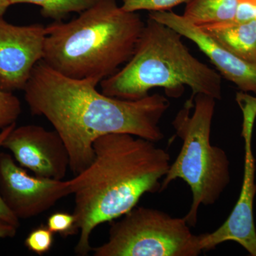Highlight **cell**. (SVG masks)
<instances>
[{"mask_svg":"<svg viewBox=\"0 0 256 256\" xmlns=\"http://www.w3.org/2000/svg\"><path fill=\"white\" fill-rule=\"evenodd\" d=\"M46 226L54 234H60L62 236L78 234L76 229V217L74 214L56 212L48 216Z\"/></svg>","mask_w":256,"mask_h":256,"instance_id":"cell-18","label":"cell"},{"mask_svg":"<svg viewBox=\"0 0 256 256\" xmlns=\"http://www.w3.org/2000/svg\"><path fill=\"white\" fill-rule=\"evenodd\" d=\"M238 0H190L183 16L198 26L232 21Z\"/></svg>","mask_w":256,"mask_h":256,"instance_id":"cell-13","label":"cell"},{"mask_svg":"<svg viewBox=\"0 0 256 256\" xmlns=\"http://www.w3.org/2000/svg\"><path fill=\"white\" fill-rule=\"evenodd\" d=\"M216 99L197 94L176 114L172 124L175 136L182 141L178 156L170 164L160 191L174 180H182L192 193L190 210L184 216L190 226H195L200 206L214 204L230 182V162L223 149L210 143Z\"/></svg>","mask_w":256,"mask_h":256,"instance_id":"cell-5","label":"cell"},{"mask_svg":"<svg viewBox=\"0 0 256 256\" xmlns=\"http://www.w3.org/2000/svg\"><path fill=\"white\" fill-rule=\"evenodd\" d=\"M238 2H244L249 3V4L256 6V0H238Z\"/></svg>","mask_w":256,"mask_h":256,"instance_id":"cell-24","label":"cell"},{"mask_svg":"<svg viewBox=\"0 0 256 256\" xmlns=\"http://www.w3.org/2000/svg\"><path fill=\"white\" fill-rule=\"evenodd\" d=\"M190 0H122V9L128 12H138L141 10L152 12L170 11L175 6Z\"/></svg>","mask_w":256,"mask_h":256,"instance_id":"cell-16","label":"cell"},{"mask_svg":"<svg viewBox=\"0 0 256 256\" xmlns=\"http://www.w3.org/2000/svg\"><path fill=\"white\" fill-rule=\"evenodd\" d=\"M18 229V227L0 218V239L14 238Z\"/></svg>","mask_w":256,"mask_h":256,"instance_id":"cell-20","label":"cell"},{"mask_svg":"<svg viewBox=\"0 0 256 256\" xmlns=\"http://www.w3.org/2000/svg\"><path fill=\"white\" fill-rule=\"evenodd\" d=\"M200 28L230 53L256 66V20L244 22L232 20Z\"/></svg>","mask_w":256,"mask_h":256,"instance_id":"cell-12","label":"cell"},{"mask_svg":"<svg viewBox=\"0 0 256 256\" xmlns=\"http://www.w3.org/2000/svg\"><path fill=\"white\" fill-rule=\"evenodd\" d=\"M98 0H10L11 5L28 3L40 6L44 18L54 22L63 21L70 13H79L88 9Z\"/></svg>","mask_w":256,"mask_h":256,"instance_id":"cell-14","label":"cell"},{"mask_svg":"<svg viewBox=\"0 0 256 256\" xmlns=\"http://www.w3.org/2000/svg\"><path fill=\"white\" fill-rule=\"evenodd\" d=\"M54 244V233L46 226L33 229L24 240L25 246L37 255H44L50 250Z\"/></svg>","mask_w":256,"mask_h":256,"instance_id":"cell-17","label":"cell"},{"mask_svg":"<svg viewBox=\"0 0 256 256\" xmlns=\"http://www.w3.org/2000/svg\"><path fill=\"white\" fill-rule=\"evenodd\" d=\"M0 218L6 220V222H9V223L12 224V225L15 226L18 228L20 226V220L13 214L12 212L5 205L1 196H0Z\"/></svg>","mask_w":256,"mask_h":256,"instance_id":"cell-21","label":"cell"},{"mask_svg":"<svg viewBox=\"0 0 256 256\" xmlns=\"http://www.w3.org/2000/svg\"><path fill=\"white\" fill-rule=\"evenodd\" d=\"M144 24L116 0H98L68 22L46 26L42 60L69 78L101 82L131 58Z\"/></svg>","mask_w":256,"mask_h":256,"instance_id":"cell-3","label":"cell"},{"mask_svg":"<svg viewBox=\"0 0 256 256\" xmlns=\"http://www.w3.org/2000/svg\"><path fill=\"white\" fill-rule=\"evenodd\" d=\"M46 26H18L0 18V88L24 90L36 64L43 60Z\"/></svg>","mask_w":256,"mask_h":256,"instance_id":"cell-10","label":"cell"},{"mask_svg":"<svg viewBox=\"0 0 256 256\" xmlns=\"http://www.w3.org/2000/svg\"><path fill=\"white\" fill-rule=\"evenodd\" d=\"M100 82L69 78L42 60L23 90L32 114L44 117L63 140L74 175L92 163L94 143L106 134L128 133L154 142L164 138L160 124L170 106L166 97L122 100L99 92Z\"/></svg>","mask_w":256,"mask_h":256,"instance_id":"cell-1","label":"cell"},{"mask_svg":"<svg viewBox=\"0 0 256 256\" xmlns=\"http://www.w3.org/2000/svg\"><path fill=\"white\" fill-rule=\"evenodd\" d=\"M22 114L20 99L12 94L0 88V131L16 124Z\"/></svg>","mask_w":256,"mask_h":256,"instance_id":"cell-15","label":"cell"},{"mask_svg":"<svg viewBox=\"0 0 256 256\" xmlns=\"http://www.w3.org/2000/svg\"><path fill=\"white\" fill-rule=\"evenodd\" d=\"M234 20L238 22L256 20V6L244 2H238L236 14Z\"/></svg>","mask_w":256,"mask_h":256,"instance_id":"cell-19","label":"cell"},{"mask_svg":"<svg viewBox=\"0 0 256 256\" xmlns=\"http://www.w3.org/2000/svg\"><path fill=\"white\" fill-rule=\"evenodd\" d=\"M10 6H11L10 0H0V18L4 16Z\"/></svg>","mask_w":256,"mask_h":256,"instance_id":"cell-23","label":"cell"},{"mask_svg":"<svg viewBox=\"0 0 256 256\" xmlns=\"http://www.w3.org/2000/svg\"><path fill=\"white\" fill-rule=\"evenodd\" d=\"M156 143L128 133H110L94 143L92 163L68 180L79 234L77 255L92 252L96 227L126 214L146 194L160 191L171 163L169 153Z\"/></svg>","mask_w":256,"mask_h":256,"instance_id":"cell-2","label":"cell"},{"mask_svg":"<svg viewBox=\"0 0 256 256\" xmlns=\"http://www.w3.org/2000/svg\"><path fill=\"white\" fill-rule=\"evenodd\" d=\"M236 101L244 116L242 136L245 142L244 178L238 201L224 223L212 233L200 234L202 250H210L227 242H237L256 256L254 202L256 194V162L252 150V128L256 118V97L238 92Z\"/></svg>","mask_w":256,"mask_h":256,"instance_id":"cell-7","label":"cell"},{"mask_svg":"<svg viewBox=\"0 0 256 256\" xmlns=\"http://www.w3.org/2000/svg\"><path fill=\"white\" fill-rule=\"evenodd\" d=\"M148 16L170 26L183 37L191 40L210 58L222 77L233 82L242 92L256 94V65L248 63L230 53L183 15L170 10L152 12L149 13Z\"/></svg>","mask_w":256,"mask_h":256,"instance_id":"cell-11","label":"cell"},{"mask_svg":"<svg viewBox=\"0 0 256 256\" xmlns=\"http://www.w3.org/2000/svg\"><path fill=\"white\" fill-rule=\"evenodd\" d=\"M16 126V124H12V126H9V127L6 128L5 129L2 130L0 131V148L2 146V143L4 142L5 138H6V136L11 132L12 130Z\"/></svg>","mask_w":256,"mask_h":256,"instance_id":"cell-22","label":"cell"},{"mask_svg":"<svg viewBox=\"0 0 256 256\" xmlns=\"http://www.w3.org/2000/svg\"><path fill=\"white\" fill-rule=\"evenodd\" d=\"M2 148L12 154L20 166L41 178L63 180L70 169V156L56 131L36 124L15 126Z\"/></svg>","mask_w":256,"mask_h":256,"instance_id":"cell-9","label":"cell"},{"mask_svg":"<svg viewBox=\"0 0 256 256\" xmlns=\"http://www.w3.org/2000/svg\"><path fill=\"white\" fill-rule=\"evenodd\" d=\"M111 224L108 239L92 248L95 256H197L203 250L183 218L136 206Z\"/></svg>","mask_w":256,"mask_h":256,"instance_id":"cell-6","label":"cell"},{"mask_svg":"<svg viewBox=\"0 0 256 256\" xmlns=\"http://www.w3.org/2000/svg\"><path fill=\"white\" fill-rule=\"evenodd\" d=\"M182 36L148 16L142 34L127 63L100 82L101 92L122 100H136L152 89L164 88L169 97H180L190 87L194 102L197 94L222 98V77L197 60L183 43Z\"/></svg>","mask_w":256,"mask_h":256,"instance_id":"cell-4","label":"cell"},{"mask_svg":"<svg viewBox=\"0 0 256 256\" xmlns=\"http://www.w3.org/2000/svg\"><path fill=\"white\" fill-rule=\"evenodd\" d=\"M70 194L68 180L32 176L11 154L0 152V196L18 220L41 215Z\"/></svg>","mask_w":256,"mask_h":256,"instance_id":"cell-8","label":"cell"}]
</instances>
